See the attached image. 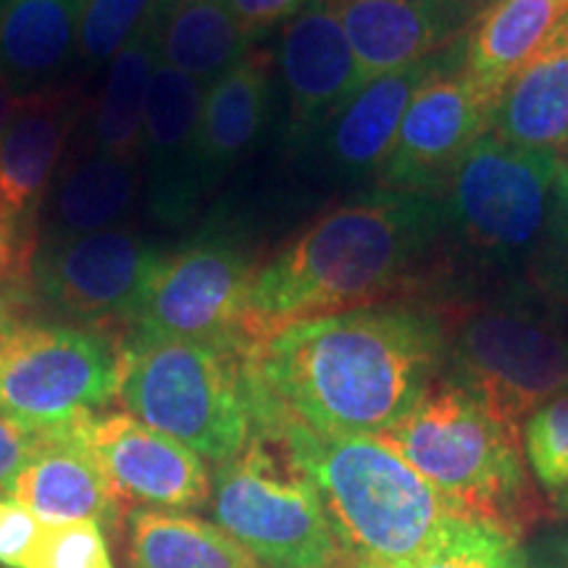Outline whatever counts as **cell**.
Returning a JSON list of instances; mask_svg holds the SVG:
<instances>
[{"label": "cell", "mask_w": 568, "mask_h": 568, "mask_svg": "<svg viewBox=\"0 0 568 568\" xmlns=\"http://www.w3.org/2000/svg\"><path fill=\"white\" fill-rule=\"evenodd\" d=\"M447 358L443 376L516 424L568 389V335L524 305L443 308Z\"/></svg>", "instance_id": "8"}, {"label": "cell", "mask_w": 568, "mask_h": 568, "mask_svg": "<svg viewBox=\"0 0 568 568\" xmlns=\"http://www.w3.org/2000/svg\"><path fill=\"white\" fill-rule=\"evenodd\" d=\"M429 481L458 514L521 537L537 516L518 426L447 376L376 437Z\"/></svg>", "instance_id": "4"}, {"label": "cell", "mask_w": 568, "mask_h": 568, "mask_svg": "<svg viewBox=\"0 0 568 568\" xmlns=\"http://www.w3.org/2000/svg\"><path fill=\"white\" fill-rule=\"evenodd\" d=\"M272 55L251 51L203 90L197 122V174L209 195L264 130L272 105Z\"/></svg>", "instance_id": "21"}, {"label": "cell", "mask_w": 568, "mask_h": 568, "mask_svg": "<svg viewBox=\"0 0 568 568\" xmlns=\"http://www.w3.org/2000/svg\"><path fill=\"white\" fill-rule=\"evenodd\" d=\"M203 84L159 61L148 92L142 159L148 209L161 226H184L201 203L197 174V122Z\"/></svg>", "instance_id": "15"}, {"label": "cell", "mask_w": 568, "mask_h": 568, "mask_svg": "<svg viewBox=\"0 0 568 568\" xmlns=\"http://www.w3.org/2000/svg\"><path fill=\"white\" fill-rule=\"evenodd\" d=\"M487 0H335L364 84L468 34Z\"/></svg>", "instance_id": "17"}, {"label": "cell", "mask_w": 568, "mask_h": 568, "mask_svg": "<svg viewBox=\"0 0 568 568\" xmlns=\"http://www.w3.org/2000/svg\"><path fill=\"white\" fill-rule=\"evenodd\" d=\"M464 42H453L450 48L429 59H422L410 67L376 77L326 122L324 153L329 166L345 176L376 174L393 151L403 116L414 103V98L426 84L447 71L464 69Z\"/></svg>", "instance_id": "18"}, {"label": "cell", "mask_w": 568, "mask_h": 568, "mask_svg": "<svg viewBox=\"0 0 568 568\" xmlns=\"http://www.w3.org/2000/svg\"><path fill=\"white\" fill-rule=\"evenodd\" d=\"M151 19L161 61L203 88L251 53L253 38L226 0H155Z\"/></svg>", "instance_id": "24"}, {"label": "cell", "mask_w": 568, "mask_h": 568, "mask_svg": "<svg viewBox=\"0 0 568 568\" xmlns=\"http://www.w3.org/2000/svg\"><path fill=\"white\" fill-rule=\"evenodd\" d=\"M119 337L77 324L38 322L0 301V416L55 429L95 416L116 397Z\"/></svg>", "instance_id": "7"}, {"label": "cell", "mask_w": 568, "mask_h": 568, "mask_svg": "<svg viewBox=\"0 0 568 568\" xmlns=\"http://www.w3.org/2000/svg\"><path fill=\"white\" fill-rule=\"evenodd\" d=\"M560 155L485 132L458 161L443 195L445 222L481 253L529 251L548 230Z\"/></svg>", "instance_id": "11"}, {"label": "cell", "mask_w": 568, "mask_h": 568, "mask_svg": "<svg viewBox=\"0 0 568 568\" xmlns=\"http://www.w3.org/2000/svg\"><path fill=\"white\" fill-rule=\"evenodd\" d=\"M443 308L414 301L297 322L251 353L266 397L329 435L382 437L445 372Z\"/></svg>", "instance_id": "1"}, {"label": "cell", "mask_w": 568, "mask_h": 568, "mask_svg": "<svg viewBox=\"0 0 568 568\" xmlns=\"http://www.w3.org/2000/svg\"><path fill=\"white\" fill-rule=\"evenodd\" d=\"M155 0H88L80 30V53L88 67L111 63L119 48L151 17Z\"/></svg>", "instance_id": "31"}, {"label": "cell", "mask_w": 568, "mask_h": 568, "mask_svg": "<svg viewBox=\"0 0 568 568\" xmlns=\"http://www.w3.org/2000/svg\"><path fill=\"white\" fill-rule=\"evenodd\" d=\"M142 169L138 161L90 148L63 163L42 201L38 243L82 237L116 226L134 209Z\"/></svg>", "instance_id": "22"}, {"label": "cell", "mask_w": 568, "mask_h": 568, "mask_svg": "<svg viewBox=\"0 0 568 568\" xmlns=\"http://www.w3.org/2000/svg\"><path fill=\"white\" fill-rule=\"evenodd\" d=\"M403 568H529L524 545L510 531L458 514L443 518L435 537Z\"/></svg>", "instance_id": "28"}, {"label": "cell", "mask_w": 568, "mask_h": 568, "mask_svg": "<svg viewBox=\"0 0 568 568\" xmlns=\"http://www.w3.org/2000/svg\"><path fill=\"white\" fill-rule=\"evenodd\" d=\"M24 568H116L95 521H45Z\"/></svg>", "instance_id": "30"}, {"label": "cell", "mask_w": 568, "mask_h": 568, "mask_svg": "<svg viewBox=\"0 0 568 568\" xmlns=\"http://www.w3.org/2000/svg\"><path fill=\"white\" fill-rule=\"evenodd\" d=\"M258 272L251 245L226 224L203 226L163 253L119 343L201 339L251 351L243 335L247 290Z\"/></svg>", "instance_id": "9"}, {"label": "cell", "mask_w": 568, "mask_h": 568, "mask_svg": "<svg viewBox=\"0 0 568 568\" xmlns=\"http://www.w3.org/2000/svg\"><path fill=\"white\" fill-rule=\"evenodd\" d=\"M558 155H560V176H558V182L560 184H568V142H566L564 151H560Z\"/></svg>", "instance_id": "40"}, {"label": "cell", "mask_w": 568, "mask_h": 568, "mask_svg": "<svg viewBox=\"0 0 568 568\" xmlns=\"http://www.w3.org/2000/svg\"><path fill=\"white\" fill-rule=\"evenodd\" d=\"M21 266V240L19 230L13 224L11 213L0 203V290L13 280V274Z\"/></svg>", "instance_id": "37"}, {"label": "cell", "mask_w": 568, "mask_h": 568, "mask_svg": "<svg viewBox=\"0 0 568 568\" xmlns=\"http://www.w3.org/2000/svg\"><path fill=\"white\" fill-rule=\"evenodd\" d=\"M126 529L130 568H261L216 524L182 510H132Z\"/></svg>", "instance_id": "27"}, {"label": "cell", "mask_w": 568, "mask_h": 568, "mask_svg": "<svg viewBox=\"0 0 568 568\" xmlns=\"http://www.w3.org/2000/svg\"><path fill=\"white\" fill-rule=\"evenodd\" d=\"M163 258L161 247L126 226L38 243L9 287L27 305L98 332H122Z\"/></svg>", "instance_id": "10"}, {"label": "cell", "mask_w": 568, "mask_h": 568, "mask_svg": "<svg viewBox=\"0 0 568 568\" xmlns=\"http://www.w3.org/2000/svg\"><path fill=\"white\" fill-rule=\"evenodd\" d=\"M209 508L213 524L261 568H343L347 560L314 481L258 432L216 466Z\"/></svg>", "instance_id": "6"}, {"label": "cell", "mask_w": 568, "mask_h": 568, "mask_svg": "<svg viewBox=\"0 0 568 568\" xmlns=\"http://www.w3.org/2000/svg\"><path fill=\"white\" fill-rule=\"evenodd\" d=\"M493 105V98L460 69L432 80L414 98L393 151L374 174L379 190L443 195L458 161L489 130Z\"/></svg>", "instance_id": "12"}, {"label": "cell", "mask_w": 568, "mask_h": 568, "mask_svg": "<svg viewBox=\"0 0 568 568\" xmlns=\"http://www.w3.org/2000/svg\"><path fill=\"white\" fill-rule=\"evenodd\" d=\"M343 568H382V566H374V564H368V560H358V558L347 556Z\"/></svg>", "instance_id": "41"}, {"label": "cell", "mask_w": 568, "mask_h": 568, "mask_svg": "<svg viewBox=\"0 0 568 568\" xmlns=\"http://www.w3.org/2000/svg\"><path fill=\"white\" fill-rule=\"evenodd\" d=\"M521 447L537 485L558 495L568 485V389L524 418Z\"/></svg>", "instance_id": "29"}, {"label": "cell", "mask_w": 568, "mask_h": 568, "mask_svg": "<svg viewBox=\"0 0 568 568\" xmlns=\"http://www.w3.org/2000/svg\"><path fill=\"white\" fill-rule=\"evenodd\" d=\"M82 116L77 88L27 92L0 134V203L11 213L21 240L24 274L38 245V216L48 190L61 169V155Z\"/></svg>", "instance_id": "14"}, {"label": "cell", "mask_w": 568, "mask_h": 568, "mask_svg": "<svg viewBox=\"0 0 568 568\" xmlns=\"http://www.w3.org/2000/svg\"><path fill=\"white\" fill-rule=\"evenodd\" d=\"M253 432L272 437L308 474L351 558L403 568L453 506L376 437L329 435L282 410L251 372Z\"/></svg>", "instance_id": "3"}, {"label": "cell", "mask_w": 568, "mask_h": 568, "mask_svg": "<svg viewBox=\"0 0 568 568\" xmlns=\"http://www.w3.org/2000/svg\"><path fill=\"white\" fill-rule=\"evenodd\" d=\"M21 101V95L17 90L11 88L9 82L0 80V134H3L6 126H9L13 111H17V105Z\"/></svg>", "instance_id": "38"}, {"label": "cell", "mask_w": 568, "mask_h": 568, "mask_svg": "<svg viewBox=\"0 0 568 568\" xmlns=\"http://www.w3.org/2000/svg\"><path fill=\"white\" fill-rule=\"evenodd\" d=\"M552 506H556V514L560 518H568V485L558 495H552Z\"/></svg>", "instance_id": "39"}, {"label": "cell", "mask_w": 568, "mask_h": 568, "mask_svg": "<svg viewBox=\"0 0 568 568\" xmlns=\"http://www.w3.org/2000/svg\"><path fill=\"white\" fill-rule=\"evenodd\" d=\"M88 0H0V80L19 95L45 90L80 51Z\"/></svg>", "instance_id": "23"}, {"label": "cell", "mask_w": 568, "mask_h": 568, "mask_svg": "<svg viewBox=\"0 0 568 568\" xmlns=\"http://www.w3.org/2000/svg\"><path fill=\"white\" fill-rule=\"evenodd\" d=\"M226 6L237 24L255 40L276 24H287L303 9L305 0H226Z\"/></svg>", "instance_id": "34"}, {"label": "cell", "mask_w": 568, "mask_h": 568, "mask_svg": "<svg viewBox=\"0 0 568 568\" xmlns=\"http://www.w3.org/2000/svg\"><path fill=\"white\" fill-rule=\"evenodd\" d=\"M45 527V518L0 495V566L24 568Z\"/></svg>", "instance_id": "33"}, {"label": "cell", "mask_w": 568, "mask_h": 568, "mask_svg": "<svg viewBox=\"0 0 568 568\" xmlns=\"http://www.w3.org/2000/svg\"><path fill=\"white\" fill-rule=\"evenodd\" d=\"M568 17V0H495L464 42V74L497 98L510 74Z\"/></svg>", "instance_id": "25"}, {"label": "cell", "mask_w": 568, "mask_h": 568, "mask_svg": "<svg viewBox=\"0 0 568 568\" xmlns=\"http://www.w3.org/2000/svg\"><path fill=\"white\" fill-rule=\"evenodd\" d=\"M489 134L560 153L568 142V17L497 92Z\"/></svg>", "instance_id": "20"}, {"label": "cell", "mask_w": 568, "mask_h": 568, "mask_svg": "<svg viewBox=\"0 0 568 568\" xmlns=\"http://www.w3.org/2000/svg\"><path fill=\"white\" fill-rule=\"evenodd\" d=\"M122 500L153 510H193L209 503L211 474L197 453L124 410L74 422Z\"/></svg>", "instance_id": "13"}, {"label": "cell", "mask_w": 568, "mask_h": 568, "mask_svg": "<svg viewBox=\"0 0 568 568\" xmlns=\"http://www.w3.org/2000/svg\"><path fill=\"white\" fill-rule=\"evenodd\" d=\"M539 255L535 261V280L548 295L568 301V184L556 187L548 230L539 240Z\"/></svg>", "instance_id": "32"}, {"label": "cell", "mask_w": 568, "mask_h": 568, "mask_svg": "<svg viewBox=\"0 0 568 568\" xmlns=\"http://www.w3.org/2000/svg\"><path fill=\"white\" fill-rule=\"evenodd\" d=\"M6 497L45 521H95L101 527H116L122 516V497L77 435L74 424L40 429L38 447Z\"/></svg>", "instance_id": "19"}, {"label": "cell", "mask_w": 568, "mask_h": 568, "mask_svg": "<svg viewBox=\"0 0 568 568\" xmlns=\"http://www.w3.org/2000/svg\"><path fill=\"white\" fill-rule=\"evenodd\" d=\"M40 443L38 429H27L17 422L0 416V495L9 493L11 481L24 468Z\"/></svg>", "instance_id": "35"}, {"label": "cell", "mask_w": 568, "mask_h": 568, "mask_svg": "<svg viewBox=\"0 0 568 568\" xmlns=\"http://www.w3.org/2000/svg\"><path fill=\"white\" fill-rule=\"evenodd\" d=\"M119 389L126 414L211 464L243 453L253 435V351L201 339L119 343Z\"/></svg>", "instance_id": "5"}, {"label": "cell", "mask_w": 568, "mask_h": 568, "mask_svg": "<svg viewBox=\"0 0 568 568\" xmlns=\"http://www.w3.org/2000/svg\"><path fill=\"white\" fill-rule=\"evenodd\" d=\"M445 224L437 197L379 187L324 211L255 272L245 343L255 351L297 322L408 301L422 290Z\"/></svg>", "instance_id": "2"}, {"label": "cell", "mask_w": 568, "mask_h": 568, "mask_svg": "<svg viewBox=\"0 0 568 568\" xmlns=\"http://www.w3.org/2000/svg\"><path fill=\"white\" fill-rule=\"evenodd\" d=\"M276 59L293 138L322 130L355 92L366 88L335 0H305L284 24Z\"/></svg>", "instance_id": "16"}, {"label": "cell", "mask_w": 568, "mask_h": 568, "mask_svg": "<svg viewBox=\"0 0 568 568\" xmlns=\"http://www.w3.org/2000/svg\"><path fill=\"white\" fill-rule=\"evenodd\" d=\"M159 61V40L153 19L148 17L111 59L109 80L92 116L90 148L140 163L148 92Z\"/></svg>", "instance_id": "26"}, {"label": "cell", "mask_w": 568, "mask_h": 568, "mask_svg": "<svg viewBox=\"0 0 568 568\" xmlns=\"http://www.w3.org/2000/svg\"><path fill=\"white\" fill-rule=\"evenodd\" d=\"M487 3H495V0H487Z\"/></svg>", "instance_id": "42"}, {"label": "cell", "mask_w": 568, "mask_h": 568, "mask_svg": "<svg viewBox=\"0 0 568 568\" xmlns=\"http://www.w3.org/2000/svg\"><path fill=\"white\" fill-rule=\"evenodd\" d=\"M524 558L529 568H568V527L548 529L527 539Z\"/></svg>", "instance_id": "36"}]
</instances>
